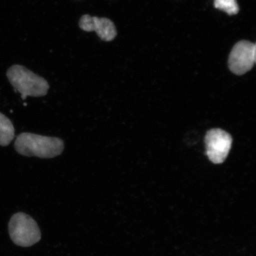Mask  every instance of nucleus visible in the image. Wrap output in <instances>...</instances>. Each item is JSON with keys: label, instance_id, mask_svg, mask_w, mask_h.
<instances>
[{"label": "nucleus", "instance_id": "7", "mask_svg": "<svg viewBox=\"0 0 256 256\" xmlns=\"http://www.w3.org/2000/svg\"><path fill=\"white\" fill-rule=\"evenodd\" d=\"M15 130L10 120L0 113V146L9 145L14 137Z\"/></svg>", "mask_w": 256, "mask_h": 256}, {"label": "nucleus", "instance_id": "6", "mask_svg": "<svg viewBox=\"0 0 256 256\" xmlns=\"http://www.w3.org/2000/svg\"><path fill=\"white\" fill-rule=\"evenodd\" d=\"M79 26L86 32L95 31L98 36L105 42L113 40L117 35L114 22L105 18L92 17L85 14L80 18Z\"/></svg>", "mask_w": 256, "mask_h": 256}, {"label": "nucleus", "instance_id": "8", "mask_svg": "<svg viewBox=\"0 0 256 256\" xmlns=\"http://www.w3.org/2000/svg\"><path fill=\"white\" fill-rule=\"evenodd\" d=\"M214 5L216 8L226 12L229 15H234L239 12L236 0H215Z\"/></svg>", "mask_w": 256, "mask_h": 256}, {"label": "nucleus", "instance_id": "1", "mask_svg": "<svg viewBox=\"0 0 256 256\" xmlns=\"http://www.w3.org/2000/svg\"><path fill=\"white\" fill-rule=\"evenodd\" d=\"M64 147L63 140L59 138L28 132L20 134L14 143V148L19 154L41 158H56L62 154Z\"/></svg>", "mask_w": 256, "mask_h": 256}, {"label": "nucleus", "instance_id": "5", "mask_svg": "<svg viewBox=\"0 0 256 256\" xmlns=\"http://www.w3.org/2000/svg\"><path fill=\"white\" fill-rule=\"evenodd\" d=\"M204 142L208 158L214 164H220L228 155L232 139L225 130L212 129L206 133Z\"/></svg>", "mask_w": 256, "mask_h": 256}, {"label": "nucleus", "instance_id": "4", "mask_svg": "<svg viewBox=\"0 0 256 256\" xmlns=\"http://www.w3.org/2000/svg\"><path fill=\"white\" fill-rule=\"evenodd\" d=\"M256 44L249 41L242 40L236 44L229 56L231 72L241 76L252 70L256 62Z\"/></svg>", "mask_w": 256, "mask_h": 256}, {"label": "nucleus", "instance_id": "3", "mask_svg": "<svg viewBox=\"0 0 256 256\" xmlns=\"http://www.w3.org/2000/svg\"><path fill=\"white\" fill-rule=\"evenodd\" d=\"M10 236L16 245L30 247L40 241L41 233L35 220L26 214L18 212L11 218L8 224Z\"/></svg>", "mask_w": 256, "mask_h": 256}, {"label": "nucleus", "instance_id": "2", "mask_svg": "<svg viewBox=\"0 0 256 256\" xmlns=\"http://www.w3.org/2000/svg\"><path fill=\"white\" fill-rule=\"evenodd\" d=\"M7 76L15 90L22 94L23 100L28 96L42 97L46 95L50 88L46 79L22 66H11L8 70Z\"/></svg>", "mask_w": 256, "mask_h": 256}]
</instances>
